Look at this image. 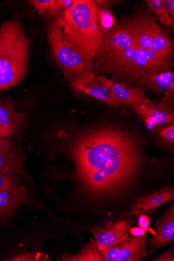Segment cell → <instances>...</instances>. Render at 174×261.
<instances>
[{
	"label": "cell",
	"instance_id": "cell-25",
	"mask_svg": "<svg viewBox=\"0 0 174 261\" xmlns=\"http://www.w3.org/2000/svg\"><path fill=\"white\" fill-rule=\"evenodd\" d=\"M165 7L172 20L174 19V1L173 0H165L164 1Z\"/></svg>",
	"mask_w": 174,
	"mask_h": 261
},
{
	"label": "cell",
	"instance_id": "cell-26",
	"mask_svg": "<svg viewBox=\"0 0 174 261\" xmlns=\"http://www.w3.org/2000/svg\"><path fill=\"white\" fill-rule=\"evenodd\" d=\"M153 260H174L173 255L171 251L166 252L155 258Z\"/></svg>",
	"mask_w": 174,
	"mask_h": 261
},
{
	"label": "cell",
	"instance_id": "cell-9",
	"mask_svg": "<svg viewBox=\"0 0 174 261\" xmlns=\"http://www.w3.org/2000/svg\"><path fill=\"white\" fill-rule=\"evenodd\" d=\"M113 83L112 79L90 72L74 78L71 85L73 88L111 105L110 91Z\"/></svg>",
	"mask_w": 174,
	"mask_h": 261
},
{
	"label": "cell",
	"instance_id": "cell-16",
	"mask_svg": "<svg viewBox=\"0 0 174 261\" xmlns=\"http://www.w3.org/2000/svg\"><path fill=\"white\" fill-rule=\"evenodd\" d=\"M173 198V190L166 187L153 194L141 198L136 202L132 209L134 216H140L156 209Z\"/></svg>",
	"mask_w": 174,
	"mask_h": 261
},
{
	"label": "cell",
	"instance_id": "cell-21",
	"mask_svg": "<svg viewBox=\"0 0 174 261\" xmlns=\"http://www.w3.org/2000/svg\"><path fill=\"white\" fill-rule=\"evenodd\" d=\"M146 3L152 11L158 17L162 24L170 26L173 24V20L168 14L162 0H146Z\"/></svg>",
	"mask_w": 174,
	"mask_h": 261
},
{
	"label": "cell",
	"instance_id": "cell-27",
	"mask_svg": "<svg viewBox=\"0 0 174 261\" xmlns=\"http://www.w3.org/2000/svg\"><path fill=\"white\" fill-rule=\"evenodd\" d=\"M13 181H18L14 179L0 174V190L2 189L4 187Z\"/></svg>",
	"mask_w": 174,
	"mask_h": 261
},
{
	"label": "cell",
	"instance_id": "cell-12",
	"mask_svg": "<svg viewBox=\"0 0 174 261\" xmlns=\"http://www.w3.org/2000/svg\"><path fill=\"white\" fill-rule=\"evenodd\" d=\"M131 30L134 35L135 45L139 48L151 49L153 41L161 28L156 19L150 14H136L128 19Z\"/></svg>",
	"mask_w": 174,
	"mask_h": 261
},
{
	"label": "cell",
	"instance_id": "cell-29",
	"mask_svg": "<svg viewBox=\"0 0 174 261\" xmlns=\"http://www.w3.org/2000/svg\"><path fill=\"white\" fill-rule=\"evenodd\" d=\"M146 232L143 230L139 227H133L131 228L130 233L131 235L140 236L144 234Z\"/></svg>",
	"mask_w": 174,
	"mask_h": 261
},
{
	"label": "cell",
	"instance_id": "cell-20",
	"mask_svg": "<svg viewBox=\"0 0 174 261\" xmlns=\"http://www.w3.org/2000/svg\"><path fill=\"white\" fill-rule=\"evenodd\" d=\"M151 50L160 55L172 59L173 55L172 40L162 29L156 36Z\"/></svg>",
	"mask_w": 174,
	"mask_h": 261
},
{
	"label": "cell",
	"instance_id": "cell-15",
	"mask_svg": "<svg viewBox=\"0 0 174 261\" xmlns=\"http://www.w3.org/2000/svg\"><path fill=\"white\" fill-rule=\"evenodd\" d=\"M145 91L140 86L114 83L110 91L111 105L118 107L146 104L149 100L144 95Z\"/></svg>",
	"mask_w": 174,
	"mask_h": 261
},
{
	"label": "cell",
	"instance_id": "cell-8",
	"mask_svg": "<svg viewBox=\"0 0 174 261\" xmlns=\"http://www.w3.org/2000/svg\"><path fill=\"white\" fill-rule=\"evenodd\" d=\"M147 234L128 236L111 246L104 256L105 261H137L146 255Z\"/></svg>",
	"mask_w": 174,
	"mask_h": 261
},
{
	"label": "cell",
	"instance_id": "cell-19",
	"mask_svg": "<svg viewBox=\"0 0 174 261\" xmlns=\"http://www.w3.org/2000/svg\"><path fill=\"white\" fill-rule=\"evenodd\" d=\"M63 260L103 261L104 257L97 248L96 241L90 239V242L78 253L63 256Z\"/></svg>",
	"mask_w": 174,
	"mask_h": 261
},
{
	"label": "cell",
	"instance_id": "cell-24",
	"mask_svg": "<svg viewBox=\"0 0 174 261\" xmlns=\"http://www.w3.org/2000/svg\"><path fill=\"white\" fill-rule=\"evenodd\" d=\"M150 224V219H149L147 216L143 214L140 216L138 221V226L139 228L146 232L148 226Z\"/></svg>",
	"mask_w": 174,
	"mask_h": 261
},
{
	"label": "cell",
	"instance_id": "cell-10",
	"mask_svg": "<svg viewBox=\"0 0 174 261\" xmlns=\"http://www.w3.org/2000/svg\"><path fill=\"white\" fill-rule=\"evenodd\" d=\"M0 174L19 182L26 178L19 149L5 138H0Z\"/></svg>",
	"mask_w": 174,
	"mask_h": 261
},
{
	"label": "cell",
	"instance_id": "cell-22",
	"mask_svg": "<svg viewBox=\"0 0 174 261\" xmlns=\"http://www.w3.org/2000/svg\"><path fill=\"white\" fill-rule=\"evenodd\" d=\"M159 137L170 146L174 142V126L170 125L160 129L158 132Z\"/></svg>",
	"mask_w": 174,
	"mask_h": 261
},
{
	"label": "cell",
	"instance_id": "cell-28",
	"mask_svg": "<svg viewBox=\"0 0 174 261\" xmlns=\"http://www.w3.org/2000/svg\"><path fill=\"white\" fill-rule=\"evenodd\" d=\"M97 5L104 7H108L114 6L118 3H120V1H94Z\"/></svg>",
	"mask_w": 174,
	"mask_h": 261
},
{
	"label": "cell",
	"instance_id": "cell-14",
	"mask_svg": "<svg viewBox=\"0 0 174 261\" xmlns=\"http://www.w3.org/2000/svg\"><path fill=\"white\" fill-rule=\"evenodd\" d=\"M27 119V114L17 110L16 104L11 97L0 100L2 138H10L20 132Z\"/></svg>",
	"mask_w": 174,
	"mask_h": 261
},
{
	"label": "cell",
	"instance_id": "cell-3",
	"mask_svg": "<svg viewBox=\"0 0 174 261\" xmlns=\"http://www.w3.org/2000/svg\"><path fill=\"white\" fill-rule=\"evenodd\" d=\"M30 44L19 21L9 20L0 28V91L15 86L26 77Z\"/></svg>",
	"mask_w": 174,
	"mask_h": 261
},
{
	"label": "cell",
	"instance_id": "cell-18",
	"mask_svg": "<svg viewBox=\"0 0 174 261\" xmlns=\"http://www.w3.org/2000/svg\"><path fill=\"white\" fill-rule=\"evenodd\" d=\"M138 86H145L157 91L172 93L174 90V74L171 71L147 74L138 82Z\"/></svg>",
	"mask_w": 174,
	"mask_h": 261
},
{
	"label": "cell",
	"instance_id": "cell-4",
	"mask_svg": "<svg viewBox=\"0 0 174 261\" xmlns=\"http://www.w3.org/2000/svg\"><path fill=\"white\" fill-rule=\"evenodd\" d=\"M48 38L53 57L67 79L92 72V63L67 40L62 30L51 28Z\"/></svg>",
	"mask_w": 174,
	"mask_h": 261
},
{
	"label": "cell",
	"instance_id": "cell-17",
	"mask_svg": "<svg viewBox=\"0 0 174 261\" xmlns=\"http://www.w3.org/2000/svg\"><path fill=\"white\" fill-rule=\"evenodd\" d=\"M174 240V210L170 206L159 223L150 242V247L162 248Z\"/></svg>",
	"mask_w": 174,
	"mask_h": 261
},
{
	"label": "cell",
	"instance_id": "cell-30",
	"mask_svg": "<svg viewBox=\"0 0 174 261\" xmlns=\"http://www.w3.org/2000/svg\"><path fill=\"white\" fill-rule=\"evenodd\" d=\"M2 127L1 123H0V138H2Z\"/></svg>",
	"mask_w": 174,
	"mask_h": 261
},
{
	"label": "cell",
	"instance_id": "cell-5",
	"mask_svg": "<svg viewBox=\"0 0 174 261\" xmlns=\"http://www.w3.org/2000/svg\"><path fill=\"white\" fill-rule=\"evenodd\" d=\"M135 45L134 35L128 20L113 24L106 32L93 66L99 70L115 54Z\"/></svg>",
	"mask_w": 174,
	"mask_h": 261
},
{
	"label": "cell",
	"instance_id": "cell-11",
	"mask_svg": "<svg viewBox=\"0 0 174 261\" xmlns=\"http://www.w3.org/2000/svg\"><path fill=\"white\" fill-rule=\"evenodd\" d=\"M131 226V222L124 219L90 228L104 259V256L111 246L130 235Z\"/></svg>",
	"mask_w": 174,
	"mask_h": 261
},
{
	"label": "cell",
	"instance_id": "cell-1",
	"mask_svg": "<svg viewBox=\"0 0 174 261\" xmlns=\"http://www.w3.org/2000/svg\"><path fill=\"white\" fill-rule=\"evenodd\" d=\"M79 176L96 198L109 199L129 187L140 164L137 142L128 133L106 127L79 140L73 151Z\"/></svg>",
	"mask_w": 174,
	"mask_h": 261
},
{
	"label": "cell",
	"instance_id": "cell-2",
	"mask_svg": "<svg viewBox=\"0 0 174 261\" xmlns=\"http://www.w3.org/2000/svg\"><path fill=\"white\" fill-rule=\"evenodd\" d=\"M105 10L90 0H78L70 10L63 12L53 27L63 28L67 40L93 64L108 30Z\"/></svg>",
	"mask_w": 174,
	"mask_h": 261
},
{
	"label": "cell",
	"instance_id": "cell-13",
	"mask_svg": "<svg viewBox=\"0 0 174 261\" xmlns=\"http://www.w3.org/2000/svg\"><path fill=\"white\" fill-rule=\"evenodd\" d=\"M13 181L0 190V221L11 217L26 203L29 196L28 188Z\"/></svg>",
	"mask_w": 174,
	"mask_h": 261
},
{
	"label": "cell",
	"instance_id": "cell-23",
	"mask_svg": "<svg viewBox=\"0 0 174 261\" xmlns=\"http://www.w3.org/2000/svg\"><path fill=\"white\" fill-rule=\"evenodd\" d=\"M51 1V0H47V1L33 0V1H30L29 3L33 6L39 14H41L47 9Z\"/></svg>",
	"mask_w": 174,
	"mask_h": 261
},
{
	"label": "cell",
	"instance_id": "cell-7",
	"mask_svg": "<svg viewBox=\"0 0 174 261\" xmlns=\"http://www.w3.org/2000/svg\"><path fill=\"white\" fill-rule=\"evenodd\" d=\"M167 93L159 104L149 101L144 105L132 106L133 111L142 118L148 129L154 130L159 126L173 123V111L169 102L170 94Z\"/></svg>",
	"mask_w": 174,
	"mask_h": 261
},
{
	"label": "cell",
	"instance_id": "cell-6",
	"mask_svg": "<svg viewBox=\"0 0 174 261\" xmlns=\"http://www.w3.org/2000/svg\"><path fill=\"white\" fill-rule=\"evenodd\" d=\"M172 59L160 55L151 49L137 47L133 61L132 84H138L144 76L169 71Z\"/></svg>",
	"mask_w": 174,
	"mask_h": 261
}]
</instances>
